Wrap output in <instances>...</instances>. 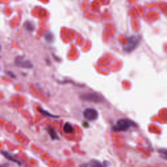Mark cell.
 <instances>
[{"label": "cell", "mask_w": 167, "mask_h": 167, "mask_svg": "<svg viewBox=\"0 0 167 167\" xmlns=\"http://www.w3.org/2000/svg\"><path fill=\"white\" fill-rule=\"evenodd\" d=\"M1 46H0V51H1Z\"/></svg>", "instance_id": "obj_16"}, {"label": "cell", "mask_w": 167, "mask_h": 167, "mask_svg": "<svg viewBox=\"0 0 167 167\" xmlns=\"http://www.w3.org/2000/svg\"><path fill=\"white\" fill-rule=\"evenodd\" d=\"M80 167H90V164H82Z\"/></svg>", "instance_id": "obj_14"}, {"label": "cell", "mask_w": 167, "mask_h": 167, "mask_svg": "<svg viewBox=\"0 0 167 167\" xmlns=\"http://www.w3.org/2000/svg\"><path fill=\"white\" fill-rule=\"evenodd\" d=\"M15 64L19 67L24 69H32L33 68V64L32 62L27 59H25L22 56H18L15 59Z\"/></svg>", "instance_id": "obj_5"}, {"label": "cell", "mask_w": 167, "mask_h": 167, "mask_svg": "<svg viewBox=\"0 0 167 167\" xmlns=\"http://www.w3.org/2000/svg\"><path fill=\"white\" fill-rule=\"evenodd\" d=\"M159 152L160 153V154H162L163 156H164V159H166V149H160Z\"/></svg>", "instance_id": "obj_13"}, {"label": "cell", "mask_w": 167, "mask_h": 167, "mask_svg": "<svg viewBox=\"0 0 167 167\" xmlns=\"http://www.w3.org/2000/svg\"><path fill=\"white\" fill-rule=\"evenodd\" d=\"M44 38L46 39V41L48 42H51L53 40V35L50 32H46V34L44 35Z\"/></svg>", "instance_id": "obj_12"}, {"label": "cell", "mask_w": 167, "mask_h": 167, "mask_svg": "<svg viewBox=\"0 0 167 167\" xmlns=\"http://www.w3.org/2000/svg\"><path fill=\"white\" fill-rule=\"evenodd\" d=\"M2 154L3 155V156L6 157L7 159H8L9 161H11L13 162H15V163H17L18 164H20V162H19L18 160H16V159L14 158V157L11 156L10 154H9L8 152H2Z\"/></svg>", "instance_id": "obj_8"}, {"label": "cell", "mask_w": 167, "mask_h": 167, "mask_svg": "<svg viewBox=\"0 0 167 167\" xmlns=\"http://www.w3.org/2000/svg\"><path fill=\"white\" fill-rule=\"evenodd\" d=\"M0 167H9L7 164H0Z\"/></svg>", "instance_id": "obj_15"}, {"label": "cell", "mask_w": 167, "mask_h": 167, "mask_svg": "<svg viewBox=\"0 0 167 167\" xmlns=\"http://www.w3.org/2000/svg\"><path fill=\"white\" fill-rule=\"evenodd\" d=\"M83 115L86 120L89 121H94L98 118L99 113L97 110L93 108H88L84 110Z\"/></svg>", "instance_id": "obj_4"}, {"label": "cell", "mask_w": 167, "mask_h": 167, "mask_svg": "<svg viewBox=\"0 0 167 167\" xmlns=\"http://www.w3.org/2000/svg\"><path fill=\"white\" fill-rule=\"evenodd\" d=\"M39 112L41 114H44V115L45 116H49V117H52V118H58V116H56V115H53V114H50L48 112H47L46 110H44L43 109H41V108H39Z\"/></svg>", "instance_id": "obj_11"}, {"label": "cell", "mask_w": 167, "mask_h": 167, "mask_svg": "<svg viewBox=\"0 0 167 167\" xmlns=\"http://www.w3.org/2000/svg\"><path fill=\"white\" fill-rule=\"evenodd\" d=\"M90 165L92 167H105V166L102 163H101V162L95 159L92 160L91 161V163H90Z\"/></svg>", "instance_id": "obj_9"}, {"label": "cell", "mask_w": 167, "mask_h": 167, "mask_svg": "<svg viewBox=\"0 0 167 167\" xmlns=\"http://www.w3.org/2000/svg\"><path fill=\"white\" fill-rule=\"evenodd\" d=\"M135 125V124L133 121L129 119L122 118L117 121L116 125L112 127V130L116 132H124Z\"/></svg>", "instance_id": "obj_2"}, {"label": "cell", "mask_w": 167, "mask_h": 167, "mask_svg": "<svg viewBox=\"0 0 167 167\" xmlns=\"http://www.w3.org/2000/svg\"><path fill=\"white\" fill-rule=\"evenodd\" d=\"M24 28L28 31H30V32H33L34 30V26L33 25V24L30 22H26L24 24Z\"/></svg>", "instance_id": "obj_10"}, {"label": "cell", "mask_w": 167, "mask_h": 167, "mask_svg": "<svg viewBox=\"0 0 167 167\" xmlns=\"http://www.w3.org/2000/svg\"><path fill=\"white\" fill-rule=\"evenodd\" d=\"M140 38L138 36H131L127 39V44L124 46V51L126 52H131L137 48L140 43Z\"/></svg>", "instance_id": "obj_3"}, {"label": "cell", "mask_w": 167, "mask_h": 167, "mask_svg": "<svg viewBox=\"0 0 167 167\" xmlns=\"http://www.w3.org/2000/svg\"><path fill=\"white\" fill-rule=\"evenodd\" d=\"M63 131L65 133H67V134H71V133H73L74 131V129L73 125H71L70 123L66 122L65 123V125L63 126Z\"/></svg>", "instance_id": "obj_7"}, {"label": "cell", "mask_w": 167, "mask_h": 167, "mask_svg": "<svg viewBox=\"0 0 167 167\" xmlns=\"http://www.w3.org/2000/svg\"><path fill=\"white\" fill-rule=\"evenodd\" d=\"M46 130L48 133L49 135L51 136V137L52 140H58L59 139V136L58 133H56V131H55L53 128L48 127L46 129Z\"/></svg>", "instance_id": "obj_6"}, {"label": "cell", "mask_w": 167, "mask_h": 167, "mask_svg": "<svg viewBox=\"0 0 167 167\" xmlns=\"http://www.w3.org/2000/svg\"><path fill=\"white\" fill-rule=\"evenodd\" d=\"M80 99L84 101H87L94 103L99 104L103 103L104 102V98L102 95L96 92L85 93L80 95Z\"/></svg>", "instance_id": "obj_1"}]
</instances>
